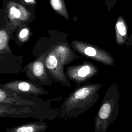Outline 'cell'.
<instances>
[{"label":"cell","mask_w":132,"mask_h":132,"mask_svg":"<svg viewBox=\"0 0 132 132\" xmlns=\"http://www.w3.org/2000/svg\"><path fill=\"white\" fill-rule=\"evenodd\" d=\"M115 38L117 44L121 46L125 44L128 38V27L123 15H120L115 24Z\"/></svg>","instance_id":"obj_11"},{"label":"cell","mask_w":132,"mask_h":132,"mask_svg":"<svg viewBox=\"0 0 132 132\" xmlns=\"http://www.w3.org/2000/svg\"><path fill=\"white\" fill-rule=\"evenodd\" d=\"M51 48L55 53L63 65L68 64L79 58L71 47L65 43H58Z\"/></svg>","instance_id":"obj_9"},{"label":"cell","mask_w":132,"mask_h":132,"mask_svg":"<svg viewBox=\"0 0 132 132\" xmlns=\"http://www.w3.org/2000/svg\"><path fill=\"white\" fill-rule=\"evenodd\" d=\"M120 93L118 85L112 84L107 89L94 122V132H106L117 118Z\"/></svg>","instance_id":"obj_2"},{"label":"cell","mask_w":132,"mask_h":132,"mask_svg":"<svg viewBox=\"0 0 132 132\" xmlns=\"http://www.w3.org/2000/svg\"><path fill=\"white\" fill-rule=\"evenodd\" d=\"M66 71L68 78L76 83L88 81L98 72L96 66L89 61H85L79 65L69 66Z\"/></svg>","instance_id":"obj_5"},{"label":"cell","mask_w":132,"mask_h":132,"mask_svg":"<svg viewBox=\"0 0 132 132\" xmlns=\"http://www.w3.org/2000/svg\"><path fill=\"white\" fill-rule=\"evenodd\" d=\"M50 3L52 9L57 14L67 20H70V16L64 0H50Z\"/></svg>","instance_id":"obj_14"},{"label":"cell","mask_w":132,"mask_h":132,"mask_svg":"<svg viewBox=\"0 0 132 132\" xmlns=\"http://www.w3.org/2000/svg\"><path fill=\"white\" fill-rule=\"evenodd\" d=\"M48 52V50L43 53L37 60L28 63L25 68L28 78H33L34 79L41 82V84L49 85L50 79L47 75V71L45 65V59Z\"/></svg>","instance_id":"obj_7"},{"label":"cell","mask_w":132,"mask_h":132,"mask_svg":"<svg viewBox=\"0 0 132 132\" xmlns=\"http://www.w3.org/2000/svg\"><path fill=\"white\" fill-rule=\"evenodd\" d=\"M16 28L10 21L7 20L5 26H1L0 29V54H3L10 52L9 42L11 35Z\"/></svg>","instance_id":"obj_10"},{"label":"cell","mask_w":132,"mask_h":132,"mask_svg":"<svg viewBox=\"0 0 132 132\" xmlns=\"http://www.w3.org/2000/svg\"><path fill=\"white\" fill-rule=\"evenodd\" d=\"M48 126L44 122H31L7 128L6 132H44Z\"/></svg>","instance_id":"obj_12"},{"label":"cell","mask_w":132,"mask_h":132,"mask_svg":"<svg viewBox=\"0 0 132 132\" xmlns=\"http://www.w3.org/2000/svg\"><path fill=\"white\" fill-rule=\"evenodd\" d=\"M31 9H29L27 6L21 3H19L13 1H8L5 4L4 8L9 21L16 27L21 25H28L34 20V11Z\"/></svg>","instance_id":"obj_4"},{"label":"cell","mask_w":132,"mask_h":132,"mask_svg":"<svg viewBox=\"0 0 132 132\" xmlns=\"http://www.w3.org/2000/svg\"><path fill=\"white\" fill-rule=\"evenodd\" d=\"M45 65L47 73L53 79L59 81L62 85L69 87L71 86L68 80L67 74L63 71V65L51 48L48 50L46 57Z\"/></svg>","instance_id":"obj_6"},{"label":"cell","mask_w":132,"mask_h":132,"mask_svg":"<svg viewBox=\"0 0 132 132\" xmlns=\"http://www.w3.org/2000/svg\"><path fill=\"white\" fill-rule=\"evenodd\" d=\"M126 46L127 47H130L132 46V33L129 36H128V38L125 43Z\"/></svg>","instance_id":"obj_17"},{"label":"cell","mask_w":132,"mask_h":132,"mask_svg":"<svg viewBox=\"0 0 132 132\" xmlns=\"http://www.w3.org/2000/svg\"><path fill=\"white\" fill-rule=\"evenodd\" d=\"M100 84L81 86L65 100L61 108L63 117L75 118L89 109L99 97L97 92L101 88Z\"/></svg>","instance_id":"obj_1"},{"label":"cell","mask_w":132,"mask_h":132,"mask_svg":"<svg viewBox=\"0 0 132 132\" xmlns=\"http://www.w3.org/2000/svg\"><path fill=\"white\" fill-rule=\"evenodd\" d=\"M22 4L34 8L37 4V0H19Z\"/></svg>","instance_id":"obj_15"},{"label":"cell","mask_w":132,"mask_h":132,"mask_svg":"<svg viewBox=\"0 0 132 132\" xmlns=\"http://www.w3.org/2000/svg\"><path fill=\"white\" fill-rule=\"evenodd\" d=\"M105 6L107 9L108 11H110L112 8H113L117 3V0H104Z\"/></svg>","instance_id":"obj_16"},{"label":"cell","mask_w":132,"mask_h":132,"mask_svg":"<svg viewBox=\"0 0 132 132\" xmlns=\"http://www.w3.org/2000/svg\"><path fill=\"white\" fill-rule=\"evenodd\" d=\"M1 87L18 94L42 95L48 93L43 88L37 87V86L27 80H13L1 84Z\"/></svg>","instance_id":"obj_8"},{"label":"cell","mask_w":132,"mask_h":132,"mask_svg":"<svg viewBox=\"0 0 132 132\" xmlns=\"http://www.w3.org/2000/svg\"><path fill=\"white\" fill-rule=\"evenodd\" d=\"M17 31L14 40L19 44H22L26 42L31 34L30 28L27 25H21L16 27Z\"/></svg>","instance_id":"obj_13"},{"label":"cell","mask_w":132,"mask_h":132,"mask_svg":"<svg viewBox=\"0 0 132 132\" xmlns=\"http://www.w3.org/2000/svg\"><path fill=\"white\" fill-rule=\"evenodd\" d=\"M71 46L77 53L107 65H113L114 60L111 54L96 45L84 41L74 40Z\"/></svg>","instance_id":"obj_3"}]
</instances>
